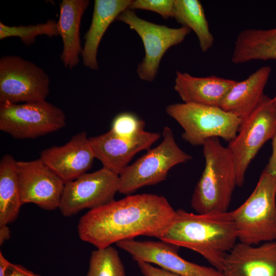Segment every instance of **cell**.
Here are the masks:
<instances>
[{
    "mask_svg": "<svg viewBox=\"0 0 276 276\" xmlns=\"http://www.w3.org/2000/svg\"><path fill=\"white\" fill-rule=\"evenodd\" d=\"M176 211L164 196L129 195L90 210L80 219V239L96 248L140 236L158 238L173 219Z\"/></svg>",
    "mask_w": 276,
    "mask_h": 276,
    "instance_id": "6da1fadb",
    "label": "cell"
},
{
    "mask_svg": "<svg viewBox=\"0 0 276 276\" xmlns=\"http://www.w3.org/2000/svg\"><path fill=\"white\" fill-rule=\"evenodd\" d=\"M158 239L199 254L222 272L238 238L232 212L194 214L179 209Z\"/></svg>",
    "mask_w": 276,
    "mask_h": 276,
    "instance_id": "7a4b0ae2",
    "label": "cell"
},
{
    "mask_svg": "<svg viewBox=\"0 0 276 276\" xmlns=\"http://www.w3.org/2000/svg\"><path fill=\"white\" fill-rule=\"evenodd\" d=\"M202 147L205 165L192 194L191 206L198 214L227 212L237 186L234 156L217 137L207 140Z\"/></svg>",
    "mask_w": 276,
    "mask_h": 276,
    "instance_id": "3957f363",
    "label": "cell"
},
{
    "mask_svg": "<svg viewBox=\"0 0 276 276\" xmlns=\"http://www.w3.org/2000/svg\"><path fill=\"white\" fill-rule=\"evenodd\" d=\"M276 177L264 170L248 198L232 212L240 242L276 241Z\"/></svg>",
    "mask_w": 276,
    "mask_h": 276,
    "instance_id": "277c9868",
    "label": "cell"
},
{
    "mask_svg": "<svg viewBox=\"0 0 276 276\" xmlns=\"http://www.w3.org/2000/svg\"><path fill=\"white\" fill-rule=\"evenodd\" d=\"M166 112L182 128V138L192 146H202L214 137L229 142L236 136L242 121L220 107L191 103L170 104Z\"/></svg>",
    "mask_w": 276,
    "mask_h": 276,
    "instance_id": "5b68a950",
    "label": "cell"
},
{
    "mask_svg": "<svg viewBox=\"0 0 276 276\" xmlns=\"http://www.w3.org/2000/svg\"><path fill=\"white\" fill-rule=\"evenodd\" d=\"M163 141L128 165L119 175V192L129 195L137 190L154 185L166 179L170 170L190 160L191 155L177 145L172 129L165 126Z\"/></svg>",
    "mask_w": 276,
    "mask_h": 276,
    "instance_id": "8992f818",
    "label": "cell"
},
{
    "mask_svg": "<svg viewBox=\"0 0 276 276\" xmlns=\"http://www.w3.org/2000/svg\"><path fill=\"white\" fill-rule=\"evenodd\" d=\"M275 130L276 102L273 98L264 95L242 120L236 136L227 146L235 161L238 187L243 185L249 164L264 144L272 139Z\"/></svg>",
    "mask_w": 276,
    "mask_h": 276,
    "instance_id": "52a82bcc",
    "label": "cell"
},
{
    "mask_svg": "<svg viewBox=\"0 0 276 276\" xmlns=\"http://www.w3.org/2000/svg\"><path fill=\"white\" fill-rule=\"evenodd\" d=\"M65 125V115L46 100L0 104V130L18 139H34Z\"/></svg>",
    "mask_w": 276,
    "mask_h": 276,
    "instance_id": "ba28073f",
    "label": "cell"
},
{
    "mask_svg": "<svg viewBox=\"0 0 276 276\" xmlns=\"http://www.w3.org/2000/svg\"><path fill=\"white\" fill-rule=\"evenodd\" d=\"M50 79L36 64L18 56L0 59V104L45 100Z\"/></svg>",
    "mask_w": 276,
    "mask_h": 276,
    "instance_id": "9c48e42d",
    "label": "cell"
},
{
    "mask_svg": "<svg viewBox=\"0 0 276 276\" xmlns=\"http://www.w3.org/2000/svg\"><path fill=\"white\" fill-rule=\"evenodd\" d=\"M116 20L128 25L141 37L145 54L138 64L136 72L141 79L149 82L154 80L160 61L167 50L180 43L191 31L184 26L172 28L148 21L139 17L129 8L122 12Z\"/></svg>",
    "mask_w": 276,
    "mask_h": 276,
    "instance_id": "30bf717a",
    "label": "cell"
},
{
    "mask_svg": "<svg viewBox=\"0 0 276 276\" xmlns=\"http://www.w3.org/2000/svg\"><path fill=\"white\" fill-rule=\"evenodd\" d=\"M119 184V175L104 167L85 173L65 183L58 209L63 216L71 217L105 204L114 200Z\"/></svg>",
    "mask_w": 276,
    "mask_h": 276,
    "instance_id": "8fae6325",
    "label": "cell"
},
{
    "mask_svg": "<svg viewBox=\"0 0 276 276\" xmlns=\"http://www.w3.org/2000/svg\"><path fill=\"white\" fill-rule=\"evenodd\" d=\"M116 245L137 262L154 264L179 276H224L215 268L185 260L178 255L180 247L160 240L141 241L133 239L120 241Z\"/></svg>",
    "mask_w": 276,
    "mask_h": 276,
    "instance_id": "7c38bea8",
    "label": "cell"
},
{
    "mask_svg": "<svg viewBox=\"0 0 276 276\" xmlns=\"http://www.w3.org/2000/svg\"><path fill=\"white\" fill-rule=\"evenodd\" d=\"M22 204L31 203L48 211L58 209L65 183L40 158L16 160Z\"/></svg>",
    "mask_w": 276,
    "mask_h": 276,
    "instance_id": "4fadbf2b",
    "label": "cell"
},
{
    "mask_svg": "<svg viewBox=\"0 0 276 276\" xmlns=\"http://www.w3.org/2000/svg\"><path fill=\"white\" fill-rule=\"evenodd\" d=\"M159 137V133L144 130L132 137H121L110 130L89 140L95 158L103 167L119 175L136 153L149 150Z\"/></svg>",
    "mask_w": 276,
    "mask_h": 276,
    "instance_id": "5bb4252c",
    "label": "cell"
},
{
    "mask_svg": "<svg viewBox=\"0 0 276 276\" xmlns=\"http://www.w3.org/2000/svg\"><path fill=\"white\" fill-rule=\"evenodd\" d=\"M40 158L66 183L90 169L95 157L87 133L83 131L62 146L44 149Z\"/></svg>",
    "mask_w": 276,
    "mask_h": 276,
    "instance_id": "9a60e30c",
    "label": "cell"
},
{
    "mask_svg": "<svg viewBox=\"0 0 276 276\" xmlns=\"http://www.w3.org/2000/svg\"><path fill=\"white\" fill-rule=\"evenodd\" d=\"M224 276H276V241L237 243L226 255Z\"/></svg>",
    "mask_w": 276,
    "mask_h": 276,
    "instance_id": "2e32d148",
    "label": "cell"
},
{
    "mask_svg": "<svg viewBox=\"0 0 276 276\" xmlns=\"http://www.w3.org/2000/svg\"><path fill=\"white\" fill-rule=\"evenodd\" d=\"M236 82L214 75L197 77L177 71L174 89L184 103L220 107Z\"/></svg>",
    "mask_w": 276,
    "mask_h": 276,
    "instance_id": "e0dca14e",
    "label": "cell"
},
{
    "mask_svg": "<svg viewBox=\"0 0 276 276\" xmlns=\"http://www.w3.org/2000/svg\"><path fill=\"white\" fill-rule=\"evenodd\" d=\"M89 4L88 0H62L60 3L57 26L63 43L60 59L66 68L71 69L79 62L83 50L80 35L81 20Z\"/></svg>",
    "mask_w": 276,
    "mask_h": 276,
    "instance_id": "ac0fdd59",
    "label": "cell"
},
{
    "mask_svg": "<svg viewBox=\"0 0 276 276\" xmlns=\"http://www.w3.org/2000/svg\"><path fill=\"white\" fill-rule=\"evenodd\" d=\"M131 0H95L90 27L84 36L81 54L85 66L98 70L97 52L101 39L110 25L129 9Z\"/></svg>",
    "mask_w": 276,
    "mask_h": 276,
    "instance_id": "d6986e66",
    "label": "cell"
},
{
    "mask_svg": "<svg viewBox=\"0 0 276 276\" xmlns=\"http://www.w3.org/2000/svg\"><path fill=\"white\" fill-rule=\"evenodd\" d=\"M271 71L270 66H262L244 80L236 81L223 100L220 107L242 120L245 119L265 95L264 89Z\"/></svg>",
    "mask_w": 276,
    "mask_h": 276,
    "instance_id": "ffe728a7",
    "label": "cell"
},
{
    "mask_svg": "<svg viewBox=\"0 0 276 276\" xmlns=\"http://www.w3.org/2000/svg\"><path fill=\"white\" fill-rule=\"evenodd\" d=\"M234 63L252 60H276V28L241 31L235 42L232 56Z\"/></svg>",
    "mask_w": 276,
    "mask_h": 276,
    "instance_id": "44dd1931",
    "label": "cell"
},
{
    "mask_svg": "<svg viewBox=\"0 0 276 276\" xmlns=\"http://www.w3.org/2000/svg\"><path fill=\"white\" fill-rule=\"evenodd\" d=\"M22 204L16 160L12 155L5 154L0 161V226L14 221Z\"/></svg>",
    "mask_w": 276,
    "mask_h": 276,
    "instance_id": "7402d4cb",
    "label": "cell"
},
{
    "mask_svg": "<svg viewBox=\"0 0 276 276\" xmlns=\"http://www.w3.org/2000/svg\"><path fill=\"white\" fill-rule=\"evenodd\" d=\"M173 17L182 26L195 32L202 52L208 51L213 46L214 37L200 1L174 0Z\"/></svg>",
    "mask_w": 276,
    "mask_h": 276,
    "instance_id": "603a6c76",
    "label": "cell"
},
{
    "mask_svg": "<svg viewBox=\"0 0 276 276\" xmlns=\"http://www.w3.org/2000/svg\"><path fill=\"white\" fill-rule=\"evenodd\" d=\"M86 276H126L117 250L112 246L96 248L90 255Z\"/></svg>",
    "mask_w": 276,
    "mask_h": 276,
    "instance_id": "cb8c5ba5",
    "label": "cell"
},
{
    "mask_svg": "<svg viewBox=\"0 0 276 276\" xmlns=\"http://www.w3.org/2000/svg\"><path fill=\"white\" fill-rule=\"evenodd\" d=\"M41 35L50 37L59 35L57 22L49 20L43 24L18 26H9L0 22V39L18 37L24 43L29 45L34 43L36 37Z\"/></svg>",
    "mask_w": 276,
    "mask_h": 276,
    "instance_id": "d4e9b609",
    "label": "cell"
},
{
    "mask_svg": "<svg viewBox=\"0 0 276 276\" xmlns=\"http://www.w3.org/2000/svg\"><path fill=\"white\" fill-rule=\"evenodd\" d=\"M144 122L134 114L124 112L114 118L110 130L118 136L128 137L144 130Z\"/></svg>",
    "mask_w": 276,
    "mask_h": 276,
    "instance_id": "484cf974",
    "label": "cell"
},
{
    "mask_svg": "<svg viewBox=\"0 0 276 276\" xmlns=\"http://www.w3.org/2000/svg\"><path fill=\"white\" fill-rule=\"evenodd\" d=\"M174 0L132 1L129 9H142L159 14L164 19L173 17Z\"/></svg>",
    "mask_w": 276,
    "mask_h": 276,
    "instance_id": "4316f807",
    "label": "cell"
},
{
    "mask_svg": "<svg viewBox=\"0 0 276 276\" xmlns=\"http://www.w3.org/2000/svg\"><path fill=\"white\" fill-rule=\"evenodd\" d=\"M137 263L144 276H179L162 268L155 267L146 262H137Z\"/></svg>",
    "mask_w": 276,
    "mask_h": 276,
    "instance_id": "83f0119b",
    "label": "cell"
},
{
    "mask_svg": "<svg viewBox=\"0 0 276 276\" xmlns=\"http://www.w3.org/2000/svg\"><path fill=\"white\" fill-rule=\"evenodd\" d=\"M5 276H40L25 268L21 265L10 263Z\"/></svg>",
    "mask_w": 276,
    "mask_h": 276,
    "instance_id": "f1b7e54d",
    "label": "cell"
},
{
    "mask_svg": "<svg viewBox=\"0 0 276 276\" xmlns=\"http://www.w3.org/2000/svg\"><path fill=\"white\" fill-rule=\"evenodd\" d=\"M264 170L276 177V130L272 138V153Z\"/></svg>",
    "mask_w": 276,
    "mask_h": 276,
    "instance_id": "f546056e",
    "label": "cell"
},
{
    "mask_svg": "<svg viewBox=\"0 0 276 276\" xmlns=\"http://www.w3.org/2000/svg\"><path fill=\"white\" fill-rule=\"evenodd\" d=\"M10 238V230L8 225L0 226V245Z\"/></svg>",
    "mask_w": 276,
    "mask_h": 276,
    "instance_id": "4dcf8cb0",
    "label": "cell"
},
{
    "mask_svg": "<svg viewBox=\"0 0 276 276\" xmlns=\"http://www.w3.org/2000/svg\"><path fill=\"white\" fill-rule=\"evenodd\" d=\"M10 262L4 256L2 251H0V276H5L7 269Z\"/></svg>",
    "mask_w": 276,
    "mask_h": 276,
    "instance_id": "1f68e13d",
    "label": "cell"
},
{
    "mask_svg": "<svg viewBox=\"0 0 276 276\" xmlns=\"http://www.w3.org/2000/svg\"><path fill=\"white\" fill-rule=\"evenodd\" d=\"M273 99H274V100H275V101L276 102V94H275V96L273 97Z\"/></svg>",
    "mask_w": 276,
    "mask_h": 276,
    "instance_id": "d6a6232c",
    "label": "cell"
}]
</instances>
